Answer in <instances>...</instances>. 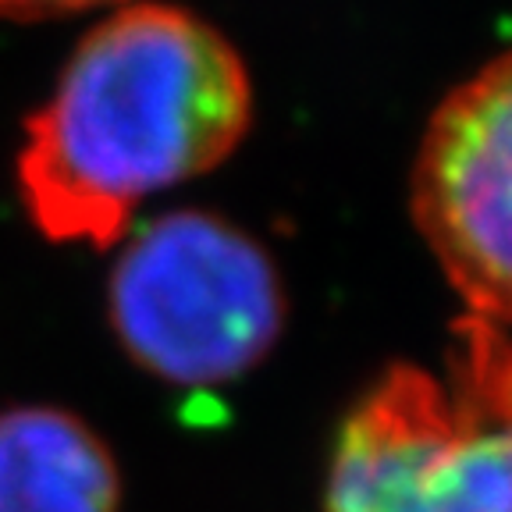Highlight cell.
<instances>
[{
  "label": "cell",
  "mask_w": 512,
  "mask_h": 512,
  "mask_svg": "<svg viewBox=\"0 0 512 512\" xmlns=\"http://www.w3.org/2000/svg\"><path fill=\"white\" fill-rule=\"evenodd\" d=\"M249 121V72L214 25L171 4H125L82 36L25 121V210L50 242L107 249L153 192L232 157Z\"/></svg>",
  "instance_id": "obj_1"
},
{
  "label": "cell",
  "mask_w": 512,
  "mask_h": 512,
  "mask_svg": "<svg viewBox=\"0 0 512 512\" xmlns=\"http://www.w3.org/2000/svg\"><path fill=\"white\" fill-rule=\"evenodd\" d=\"M107 310L136 367L182 388H210L267 360L288 299L253 235L207 210H175L128 235Z\"/></svg>",
  "instance_id": "obj_3"
},
{
  "label": "cell",
  "mask_w": 512,
  "mask_h": 512,
  "mask_svg": "<svg viewBox=\"0 0 512 512\" xmlns=\"http://www.w3.org/2000/svg\"><path fill=\"white\" fill-rule=\"evenodd\" d=\"M448 381L384 370L345 416L324 512H512V342L459 317Z\"/></svg>",
  "instance_id": "obj_2"
},
{
  "label": "cell",
  "mask_w": 512,
  "mask_h": 512,
  "mask_svg": "<svg viewBox=\"0 0 512 512\" xmlns=\"http://www.w3.org/2000/svg\"><path fill=\"white\" fill-rule=\"evenodd\" d=\"M0 512H121L118 459L68 409H4Z\"/></svg>",
  "instance_id": "obj_5"
},
{
  "label": "cell",
  "mask_w": 512,
  "mask_h": 512,
  "mask_svg": "<svg viewBox=\"0 0 512 512\" xmlns=\"http://www.w3.org/2000/svg\"><path fill=\"white\" fill-rule=\"evenodd\" d=\"M409 203L470 317L512 324V47L434 107Z\"/></svg>",
  "instance_id": "obj_4"
},
{
  "label": "cell",
  "mask_w": 512,
  "mask_h": 512,
  "mask_svg": "<svg viewBox=\"0 0 512 512\" xmlns=\"http://www.w3.org/2000/svg\"><path fill=\"white\" fill-rule=\"evenodd\" d=\"M96 4H111V0H0V15L4 18H54L86 11Z\"/></svg>",
  "instance_id": "obj_6"
}]
</instances>
